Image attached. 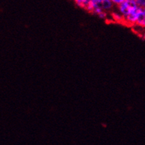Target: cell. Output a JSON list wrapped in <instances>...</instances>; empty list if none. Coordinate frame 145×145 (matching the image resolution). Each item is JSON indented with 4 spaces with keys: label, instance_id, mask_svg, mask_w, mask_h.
<instances>
[{
    "label": "cell",
    "instance_id": "obj_3",
    "mask_svg": "<svg viewBox=\"0 0 145 145\" xmlns=\"http://www.w3.org/2000/svg\"><path fill=\"white\" fill-rule=\"evenodd\" d=\"M111 14V18L113 19L114 21L117 22V23H124V18L123 16L121 15V13L118 11H112Z\"/></svg>",
    "mask_w": 145,
    "mask_h": 145
},
{
    "label": "cell",
    "instance_id": "obj_7",
    "mask_svg": "<svg viewBox=\"0 0 145 145\" xmlns=\"http://www.w3.org/2000/svg\"><path fill=\"white\" fill-rule=\"evenodd\" d=\"M111 1L113 2V4H114L115 6H116L117 7V6H118L119 4H121L122 2H123L125 0H111Z\"/></svg>",
    "mask_w": 145,
    "mask_h": 145
},
{
    "label": "cell",
    "instance_id": "obj_2",
    "mask_svg": "<svg viewBox=\"0 0 145 145\" xmlns=\"http://www.w3.org/2000/svg\"><path fill=\"white\" fill-rule=\"evenodd\" d=\"M138 7H140L136 0H125L123 2L117 6V11H119L125 18L128 15L135 11Z\"/></svg>",
    "mask_w": 145,
    "mask_h": 145
},
{
    "label": "cell",
    "instance_id": "obj_8",
    "mask_svg": "<svg viewBox=\"0 0 145 145\" xmlns=\"http://www.w3.org/2000/svg\"><path fill=\"white\" fill-rule=\"evenodd\" d=\"M142 37H143V39H145V32L142 35Z\"/></svg>",
    "mask_w": 145,
    "mask_h": 145
},
{
    "label": "cell",
    "instance_id": "obj_9",
    "mask_svg": "<svg viewBox=\"0 0 145 145\" xmlns=\"http://www.w3.org/2000/svg\"><path fill=\"white\" fill-rule=\"evenodd\" d=\"M143 8V10H144V11L145 12V7H144V8Z\"/></svg>",
    "mask_w": 145,
    "mask_h": 145
},
{
    "label": "cell",
    "instance_id": "obj_1",
    "mask_svg": "<svg viewBox=\"0 0 145 145\" xmlns=\"http://www.w3.org/2000/svg\"><path fill=\"white\" fill-rule=\"evenodd\" d=\"M114 7L111 0H91L86 10L98 16L102 12H112Z\"/></svg>",
    "mask_w": 145,
    "mask_h": 145
},
{
    "label": "cell",
    "instance_id": "obj_4",
    "mask_svg": "<svg viewBox=\"0 0 145 145\" xmlns=\"http://www.w3.org/2000/svg\"><path fill=\"white\" fill-rule=\"evenodd\" d=\"M78 7L87 9L91 0H72Z\"/></svg>",
    "mask_w": 145,
    "mask_h": 145
},
{
    "label": "cell",
    "instance_id": "obj_5",
    "mask_svg": "<svg viewBox=\"0 0 145 145\" xmlns=\"http://www.w3.org/2000/svg\"><path fill=\"white\" fill-rule=\"evenodd\" d=\"M143 9V8H142ZM137 25L140 26L141 27L145 28V12L144 11V10L142 12L141 15H140V18H139L138 20H137Z\"/></svg>",
    "mask_w": 145,
    "mask_h": 145
},
{
    "label": "cell",
    "instance_id": "obj_6",
    "mask_svg": "<svg viewBox=\"0 0 145 145\" xmlns=\"http://www.w3.org/2000/svg\"><path fill=\"white\" fill-rule=\"evenodd\" d=\"M139 7L141 8H144L145 7V0H136Z\"/></svg>",
    "mask_w": 145,
    "mask_h": 145
}]
</instances>
